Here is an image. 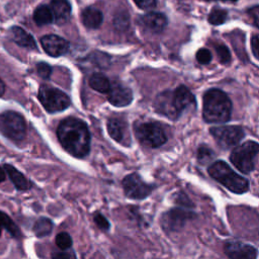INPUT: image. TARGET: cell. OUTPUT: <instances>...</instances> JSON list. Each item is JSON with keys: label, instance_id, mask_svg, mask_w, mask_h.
Returning a JSON list of instances; mask_svg holds the SVG:
<instances>
[{"label": "cell", "instance_id": "obj_28", "mask_svg": "<svg viewBox=\"0 0 259 259\" xmlns=\"http://www.w3.org/2000/svg\"><path fill=\"white\" fill-rule=\"evenodd\" d=\"M55 243H56V245L59 249L67 250V249L72 248L73 240H72V237L69 233L61 232V233L57 234V236L55 238Z\"/></svg>", "mask_w": 259, "mask_h": 259}, {"label": "cell", "instance_id": "obj_23", "mask_svg": "<svg viewBox=\"0 0 259 259\" xmlns=\"http://www.w3.org/2000/svg\"><path fill=\"white\" fill-rule=\"evenodd\" d=\"M54 228V224L51 219L46 217L38 218L32 227V232L37 238H42L46 236H49Z\"/></svg>", "mask_w": 259, "mask_h": 259}, {"label": "cell", "instance_id": "obj_38", "mask_svg": "<svg viewBox=\"0 0 259 259\" xmlns=\"http://www.w3.org/2000/svg\"><path fill=\"white\" fill-rule=\"evenodd\" d=\"M6 175H7V173H6L5 169H4V167H3V166H0V183H2L3 181H5Z\"/></svg>", "mask_w": 259, "mask_h": 259}, {"label": "cell", "instance_id": "obj_19", "mask_svg": "<svg viewBox=\"0 0 259 259\" xmlns=\"http://www.w3.org/2000/svg\"><path fill=\"white\" fill-rule=\"evenodd\" d=\"M81 20L84 26L90 29L98 28L103 20L102 12L92 6L85 8L81 13Z\"/></svg>", "mask_w": 259, "mask_h": 259}, {"label": "cell", "instance_id": "obj_33", "mask_svg": "<svg viewBox=\"0 0 259 259\" xmlns=\"http://www.w3.org/2000/svg\"><path fill=\"white\" fill-rule=\"evenodd\" d=\"M195 58H196V61L201 64V65H207L210 63L211 61V58H212V55L210 53L209 50L205 49V48H202V49H199L197 52H196V55H195Z\"/></svg>", "mask_w": 259, "mask_h": 259}, {"label": "cell", "instance_id": "obj_21", "mask_svg": "<svg viewBox=\"0 0 259 259\" xmlns=\"http://www.w3.org/2000/svg\"><path fill=\"white\" fill-rule=\"evenodd\" d=\"M125 123L120 118H109L107 120V132L112 140L122 143L125 139Z\"/></svg>", "mask_w": 259, "mask_h": 259}, {"label": "cell", "instance_id": "obj_35", "mask_svg": "<svg viewBox=\"0 0 259 259\" xmlns=\"http://www.w3.org/2000/svg\"><path fill=\"white\" fill-rule=\"evenodd\" d=\"M134 1L139 8L144 10H149L154 8L157 3L156 0H134Z\"/></svg>", "mask_w": 259, "mask_h": 259}, {"label": "cell", "instance_id": "obj_27", "mask_svg": "<svg viewBox=\"0 0 259 259\" xmlns=\"http://www.w3.org/2000/svg\"><path fill=\"white\" fill-rule=\"evenodd\" d=\"M214 156H215L214 152L205 145L199 146V148L197 149V152H196L197 162L201 165H205V164L210 163L213 160Z\"/></svg>", "mask_w": 259, "mask_h": 259}, {"label": "cell", "instance_id": "obj_39", "mask_svg": "<svg viewBox=\"0 0 259 259\" xmlns=\"http://www.w3.org/2000/svg\"><path fill=\"white\" fill-rule=\"evenodd\" d=\"M4 91H5V85H4L3 81L0 79V96L4 93Z\"/></svg>", "mask_w": 259, "mask_h": 259}, {"label": "cell", "instance_id": "obj_9", "mask_svg": "<svg viewBox=\"0 0 259 259\" xmlns=\"http://www.w3.org/2000/svg\"><path fill=\"white\" fill-rule=\"evenodd\" d=\"M37 97L49 112L62 111L70 105V98L65 92L48 85L40 86Z\"/></svg>", "mask_w": 259, "mask_h": 259}, {"label": "cell", "instance_id": "obj_30", "mask_svg": "<svg viewBox=\"0 0 259 259\" xmlns=\"http://www.w3.org/2000/svg\"><path fill=\"white\" fill-rule=\"evenodd\" d=\"M214 49H215V52H217V55H218V58L220 60V62L224 65L226 64H229L231 62V53L229 51V49L225 46V45H215L214 46Z\"/></svg>", "mask_w": 259, "mask_h": 259}, {"label": "cell", "instance_id": "obj_32", "mask_svg": "<svg viewBox=\"0 0 259 259\" xmlns=\"http://www.w3.org/2000/svg\"><path fill=\"white\" fill-rule=\"evenodd\" d=\"M52 259H77V256L72 248L67 250L59 249L52 252Z\"/></svg>", "mask_w": 259, "mask_h": 259}, {"label": "cell", "instance_id": "obj_10", "mask_svg": "<svg viewBox=\"0 0 259 259\" xmlns=\"http://www.w3.org/2000/svg\"><path fill=\"white\" fill-rule=\"evenodd\" d=\"M209 133L222 149H230L237 146L244 138V130L240 125L212 126Z\"/></svg>", "mask_w": 259, "mask_h": 259}, {"label": "cell", "instance_id": "obj_16", "mask_svg": "<svg viewBox=\"0 0 259 259\" xmlns=\"http://www.w3.org/2000/svg\"><path fill=\"white\" fill-rule=\"evenodd\" d=\"M107 99L114 106H126L133 100V92L128 87L114 82L110 85V89L107 92Z\"/></svg>", "mask_w": 259, "mask_h": 259}, {"label": "cell", "instance_id": "obj_4", "mask_svg": "<svg viewBox=\"0 0 259 259\" xmlns=\"http://www.w3.org/2000/svg\"><path fill=\"white\" fill-rule=\"evenodd\" d=\"M259 154V144L247 141L236 146L230 154L231 163L243 174H250L255 168V158Z\"/></svg>", "mask_w": 259, "mask_h": 259}, {"label": "cell", "instance_id": "obj_2", "mask_svg": "<svg viewBox=\"0 0 259 259\" xmlns=\"http://www.w3.org/2000/svg\"><path fill=\"white\" fill-rule=\"evenodd\" d=\"M233 104L221 89L211 88L202 97V117L207 123H223L231 118Z\"/></svg>", "mask_w": 259, "mask_h": 259}, {"label": "cell", "instance_id": "obj_13", "mask_svg": "<svg viewBox=\"0 0 259 259\" xmlns=\"http://www.w3.org/2000/svg\"><path fill=\"white\" fill-rule=\"evenodd\" d=\"M40 45L45 52L52 57L63 56L70 49L69 42L56 34H47L40 38Z\"/></svg>", "mask_w": 259, "mask_h": 259}, {"label": "cell", "instance_id": "obj_12", "mask_svg": "<svg viewBox=\"0 0 259 259\" xmlns=\"http://www.w3.org/2000/svg\"><path fill=\"white\" fill-rule=\"evenodd\" d=\"M154 106L157 112L165 115L169 119L175 120L179 118L180 114L176 110L173 102V91L165 90L159 93L154 101Z\"/></svg>", "mask_w": 259, "mask_h": 259}, {"label": "cell", "instance_id": "obj_18", "mask_svg": "<svg viewBox=\"0 0 259 259\" xmlns=\"http://www.w3.org/2000/svg\"><path fill=\"white\" fill-rule=\"evenodd\" d=\"M51 9L58 24L65 23L71 15V4L68 0H52Z\"/></svg>", "mask_w": 259, "mask_h": 259}, {"label": "cell", "instance_id": "obj_5", "mask_svg": "<svg viewBox=\"0 0 259 259\" xmlns=\"http://www.w3.org/2000/svg\"><path fill=\"white\" fill-rule=\"evenodd\" d=\"M196 217L195 212L187 207L174 206L162 213L160 225L166 233L180 232L186 224Z\"/></svg>", "mask_w": 259, "mask_h": 259}, {"label": "cell", "instance_id": "obj_14", "mask_svg": "<svg viewBox=\"0 0 259 259\" xmlns=\"http://www.w3.org/2000/svg\"><path fill=\"white\" fill-rule=\"evenodd\" d=\"M173 102L180 115L187 109H193L196 106L193 93L184 85H180L173 90Z\"/></svg>", "mask_w": 259, "mask_h": 259}, {"label": "cell", "instance_id": "obj_7", "mask_svg": "<svg viewBox=\"0 0 259 259\" xmlns=\"http://www.w3.org/2000/svg\"><path fill=\"white\" fill-rule=\"evenodd\" d=\"M137 139L149 148H159L167 142V136L158 122H142L135 126Z\"/></svg>", "mask_w": 259, "mask_h": 259}, {"label": "cell", "instance_id": "obj_8", "mask_svg": "<svg viewBox=\"0 0 259 259\" xmlns=\"http://www.w3.org/2000/svg\"><path fill=\"white\" fill-rule=\"evenodd\" d=\"M121 185L125 197L133 200H143L147 198L156 188L155 184L145 182L136 172L124 176Z\"/></svg>", "mask_w": 259, "mask_h": 259}, {"label": "cell", "instance_id": "obj_29", "mask_svg": "<svg viewBox=\"0 0 259 259\" xmlns=\"http://www.w3.org/2000/svg\"><path fill=\"white\" fill-rule=\"evenodd\" d=\"M174 201L179 206L187 207V208H190V209L194 208V203L189 198V196L185 192H183V191H179V192L175 193Z\"/></svg>", "mask_w": 259, "mask_h": 259}, {"label": "cell", "instance_id": "obj_20", "mask_svg": "<svg viewBox=\"0 0 259 259\" xmlns=\"http://www.w3.org/2000/svg\"><path fill=\"white\" fill-rule=\"evenodd\" d=\"M10 32H11L13 41L18 46L26 49H32V50L36 48V44L32 35L26 32L23 28L19 26H12L10 28Z\"/></svg>", "mask_w": 259, "mask_h": 259}, {"label": "cell", "instance_id": "obj_25", "mask_svg": "<svg viewBox=\"0 0 259 259\" xmlns=\"http://www.w3.org/2000/svg\"><path fill=\"white\" fill-rule=\"evenodd\" d=\"M33 20L37 25H46L52 23L54 20L52 9L45 4L39 5L33 12Z\"/></svg>", "mask_w": 259, "mask_h": 259}, {"label": "cell", "instance_id": "obj_40", "mask_svg": "<svg viewBox=\"0 0 259 259\" xmlns=\"http://www.w3.org/2000/svg\"><path fill=\"white\" fill-rule=\"evenodd\" d=\"M205 1H213V0H205ZM219 1H230V2H236L237 0H219Z\"/></svg>", "mask_w": 259, "mask_h": 259}, {"label": "cell", "instance_id": "obj_6", "mask_svg": "<svg viewBox=\"0 0 259 259\" xmlns=\"http://www.w3.org/2000/svg\"><path fill=\"white\" fill-rule=\"evenodd\" d=\"M0 133L14 142L23 140L26 135V123L23 116L11 110L1 112Z\"/></svg>", "mask_w": 259, "mask_h": 259}, {"label": "cell", "instance_id": "obj_26", "mask_svg": "<svg viewBox=\"0 0 259 259\" xmlns=\"http://www.w3.org/2000/svg\"><path fill=\"white\" fill-rule=\"evenodd\" d=\"M228 18V11L219 7H214L210 10L207 20L212 25H221L226 22Z\"/></svg>", "mask_w": 259, "mask_h": 259}, {"label": "cell", "instance_id": "obj_34", "mask_svg": "<svg viewBox=\"0 0 259 259\" xmlns=\"http://www.w3.org/2000/svg\"><path fill=\"white\" fill-rule=\"evenodd\" d=\"M36 71H37V74L40 78L48 79L52 74V67L47 63L40 62L36 65Z\"/></svg>", "mask_w": 259, "mask_h": 259}, {"label": "cell", "instance_id": "obj_37", "mask_svg": "<svg viewBox=\"0 0 259 259\" xmlns=\"http://www.w3.org/2000/svg\"><path fill=\"white\" fill-rule=\"evenodd\" d=\"M248 14L253 20V23L259 28V5L253 6L248 9Z\"/></svg>", "mask_w": 259, "mask_h": 259}, {"label": "cell", "instance_id": "obj_24", "mask_svg": "<svg viewBox=\"0 0 259 259\" xmlns=\"http://www.w3.org/2000/svg\"><path fill=\"white\" fill-rule=\"evenodd\" d=\"M89 85L92 89L100 93H107L111 84L105 75L101 73H94L89 79Z\"/></svg>", "mask_w": 259, "mask_h": 259}, {"label": "cell", "instance_id": "obj_31", "mask_svg": "<svg viewBox=\"0 0 259 259\" xmlns=\"http://www.w3.org/2000/svg\"><path fill=\"white\" fill-rule=\"evenodd\" d=\"M93 222L94 224L103 232H108L110 229V223L108 220L101 213V212H95L93 215Z\"/></svg>", "mask_w": 259, "mask_h": 259}, {"label": "cell", "instance_id": "obj_15", "mask_svg": "<svg viewBox=\"0 0 259 259\" xmlns=\"http://www.w3.org/2000/svg\"><path fill=\"white\" fill-rule=\"evenodd\" d=\"M139 23L144 29L152 33H160L166 28L168 19L161 12H148L139 18Z\"/></svg>", "mask_w": 259, "mask_h": 259}, {"label": "cell", "instance_id": "obj_1", "mask_svg": "<svg viewBox=\"0 0 259 259\" xmlns=\"http://www.w3.org/2000/svg\"><path fill=\"white\" fill-rule=\"evenodd\" d=\"M57 136L64 150L73 157L84 158L89 154L91 137L83 120L76 117L63 119L58 126Z\"/></svg>", "mask_w": 259, "mask_h": 259}, {"label": "cell", "instance_id": "obj_3", "mask_svg": "<svg viewBox=\"0 0 259 259\" xmlns=\"http://www.w3.org/2000/svg\"><path fill=\"white\" fill-rule=\"evenodd\" d=\"M207 172L212 179L233 193L243 194L250 188L249 181L242 175L235 172L229 164L223 160L211 163L207 168Z\"/></svg>", "mask_w": 259, "mask_h": 259}, {"label": "cell", "instance_id": "obj_17", "mask_svg": "<svg viewBox=\"0 0 259 259\" xmlns=\"http://www.w3.org/2000/svg\"><path fill=\"white\" fill-rule=\"evenodd\" d=\"M3 167L16 190L27 191L32 187L31 181L29 179H27L24 176V174L21 173L19 170H17L14 166H12L10 164H4Z\"/></svg>", "mask_w": 259, "mask_h": 259}, {"label": "cell", "instance_id": "obj_36", "mask_svg": "<svg viewBox=\"0 0 259 259\" xmlns=\"http://www.w3.org/2000/svg\"><path fill=\"white\" fill-rule=\"evenodd\" d=\"M251 49L254 57L259 60V34H254L251 37Z\"/></svg>", "mask_w": 259, "mask_h": 259}, {"label": "cell", "instance_id": "obj_11", "mask_svg": "<svg viewBox=\"0 0 259 259\" xmlns=\"http://www.w3.org/2000/svg\"><path fill=\"white\" fill-rule=\"evenodd\" d=\"M224 252L228 259H257L258 250L237 240H229L224 244Z\"/></svg>", "mask_w": 259, "mask_h": 259}, {"label": "cell", "instance_id": "obj_22", "mask_svg": "<svg viewBox=\"0 0 259 259\" xmlns=\"http://www.w3.org/2000/svg\"><path fill=\"white\" fill-rule=\"evenodd\" d=\"M3 230L8 232L15 239H19L21 237V231L17 225L7 213L0 210V237Z\"/></svg>", "mask_w": 259, "mask_h": 259}]
</instances>
